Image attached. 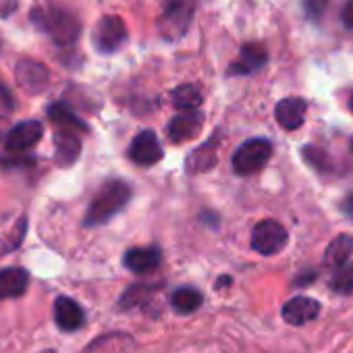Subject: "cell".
I'll return each mask as SVG.
<instances>
[{
    "mask_svg": "<svg viewBox=\"0 0 353 353\" xmlns=\"http://www.w3.org/2000/svg\"><path fill=\"white\" fill-rule=\"evenodd\" d=\"M351 152H353V139H351Z\"/></svg>",
    "mask_w": 353,
    "mask_h": 353,
    "instance_id": "30",
    "label": "cell"
},
{
    "mask_svg": "<svg viewBox=\"0 0 353 353\" xmlns=\"http://www.w3.org/2000/svg\"><path fill=\"white\" fill-rule=\"evenodd\" d=\"M349 110L353 112V94H351V98H349Z\"/></svg>",
    "mask_w": 353,
    "mask_h": 353,
    "instance_id": "29",
    "label": "cell"
},
{
    "mask_svg": "<svg viewBox=\"0 0 353 353\" xmlns=\"http://www.w3.org/2000/svg\"><path fill=\"white\" fill-rule=\"evenodd\" d=\"M30 272L21 266H7L0 270V299H15L28 291Z\"/></svg>",
    "mask_w": 353,
    "mask_h": 353,
    "instance_id": "15",
    "label": "cell"
},
{
    "mask_svg": "<svg viewBox=\"0 0 353 353\" xmlns=\"http://www.w3.org/2000/svg\"><path fill=\"white\" fill-rule=\"evenodd\" d=\"M15 77H17V83L23 90H28L30 94H38L48 85L50 71L42 63H38L34 59H23V61L17 63Z\"/></svg>",
    "mask_w": 353,
    "mask_h": 353,
    "instance_id": "9",
    "label": "cell"
},
{
    "mask_svg": "<svg viewBox=\"0 0 353 353\" xmlns=\"http://www.w3.org/2000/svg\"><path fill=\"white\" fill-rule=\"evenodd\" d=\"M129 158L139 166H152L162 160V145L154 131L145 129L129 145Z\"/></svg>",
    "mask_w": 353,
    "mask_h": 353,
    "instance_id": "7",
    "label": "cell"
},
{
    "mask_svg": "<svg viewBox=\"0 0 353 353\" xmlns=\"http://www.w3.org/2000/svg\"><path fill=\"white\" fill-rule=\"evenodd\" d=\"M202 125H204V114L198 112V110H190V112L176 114V117L168 123L166 133H168L170 141L181 143V141L194 139V137L202 131Z\"/></svg>",
    "mask_w": 353,
    "mask_h": 353,
    "instance_id": "11",
    "label": "cell"
},
{
    "mask_svg": "<svg viewBox=\"0 0 353 353\" xmlns=\"http://www.w3.org/2000/svg\"><path fill=\"white\" fill-rule=\"evenodd\" d=\"M326 3H328V0H305V3H303L305 15L312 21H318L324 15V11H326Z\"/></svg>",
    "mask_w": 353,
    "mask_h": 353,
    "instance_id": "26",
    "label": "cell"
},
{
    "mask_svg": "<svg viewBox=\"0 0 353 353\" xmlns=\"http://www.w3.org/2000/svg\"><path fill=\"white\" fill-rule=\"evenodd\" d=\"M160 250L156 245H148V248H131L125 258H123V264L135 272V274H145V272H152L160 266Z\"/></svg>",
    "mask_w": 353,
    "mask_h": 353,
    "instance_id": "16",
    "label": "cell"
},
{
    "mask_svg": "<svg viewBox=\"0 0 353 353\" xmlns=\"http://www.w3.org/2000/svg\"><path fill=\"white\" fill-rule=\"evenodd\" d=\"M148 293H150V289H148V287H143V285H133L131 289H127V291H125V295L121 297L119 305H121L123 310L135 307L137 303H141V301H143V297H145Z\"/></svg>",
    "mask_w": 353,
    "mask_h": 353,
    "instance_id": "25",
    "label": "cell"
},
{
    "mask_svg": "<svg viewBox=\"0 0 353 353\" xmlns=\"http://www.w3.org/2000/svg\"><path fill=\"white\" fill-rule=\"evenodd\" d=\"M131 198V190L125 181H108L102 185V190L94 196L88 212H85V219H83V225L85 227H98V225H104L108 223L117 212H121L127 202Z\"/></svg>",
    "mask_w": 353,
    "mask_h": 353,
    "instance_id": "2",
    "label": "cell"
},
{
    "mask_svg": "<svg viewBox=\"0 0 353 353\" xmlns=\"http://www.w3.org/2000/svg\"><path fill=\"white\" fill-rule=\"evenodd\" d=\"M92 42L96 46L98 52L102 54H112L117 52L125 42H127V28H125V21L121 17H114V15H108V17H102L94 30V36H92Z\"/></svg>",
    "mask_w": 353,
    "mask_h": 353,
    "instance_id": "5",
    "label": "cell"
},
{
    "mask_svg": "<svg viewBox=\"0 0 353 353\" xmlns=\"http://www.w3.org/2000/svg\"><path fill=\"white\" fill-rule=\"evenodd\" d=\"M341 19H343V26L353 32V0H349V3L345 5L343 13H341Z\"/></svg>",
    "mask_w": 353,
    "mask_h": 353,
    "instance_id": "27",
    "label": "cell"
},
{
    "mask_svg": "<svg viewBox=\"0 0 353 353\" xmlns=\"http://www.w3.org/2000/svg\"><path fill=\"white\" fill-rule=\"evenodd\" d=\"M196 0H162V11L158 19L160 36L168 42L181 40L194 19Z\"/></svg>",
    "mask_w": 353,
    "mask_h": 353,
    "instance_id": "3",
    "label": "cell"
},
{
    "mask_svg": "<svg viewBox=\"0 0 353 353\" xmlns=\"http://www.w3.org/2000/svg\"><path fill=\"white\" fill-rule=\"evenodd\" d=\"M320 314V303L312 297H293L283 305V318L291 326H303L316 320Z\"/></svg>",
    "mask_w": 353,
    "mask_h": 353,
    "instance_id": "13",
    "label": "cell"
},
{
    "mask_svg": "<svg viewBox=\"0 0 353 353\" xmlns=\"http://www.w3.org/2000/svg\"><path fill=\"white\" fill-rule=\"evenodd\" d=\"M219 145H221V137H219V133H214L204 145H200L198 150H194L190 154V158L185 160L188 172L194 174V172H206V170H210L216 164V160H219Z\"/></svg>",
    "mask_w": 353,
    "mask_h": 353,
    "instance_id": "17",
    "label": "cell"
},
{
    "mask_svg": "<svg viewBox=\"0 0 353 353\" xmlns=\"http://www.w3.org/2000/svg\"><path fill=\"white\" fill-rule=\"evenodd\" d=\"M170 100L172 104L183 110V112H190V110H198V106L202 104V92L198 85L194 83H183L179 88H174L170 92Z\"/></svg>",
    "mask_w": 353,
    "mask_h": 353,
    "instance_id": "20",
    "label": "cell"
},
{
    "mask_svg": "<svg viewBox=\"0 0 353 353\" xmlns=\"http://www.w3.org/2000/svg\"><path fill=\"white\" fill-rule=\"evenodd\" d=\"M0 102H3V104H11V98H9V92L5 90V85L3 83H0Z\"/></svg>",
    "mask_w": 353,
    "mask_h": 353,
    "instance_id": "28",
    "label": "cell"
},
{
    "mask_svg": "<svg viewBox=\"0 0 353 353\" xmlns=\"http://www.w3.org/2000/svg\"><path fill=\"white\" fill-rule=\"evenodd\" d=\"M268 63V50L258 42H248L241 46L237 61L231 63L229 75H252Z\"/></svg>",
    "mask_w": 353,
    "mask_h": 353,
    "instance_id": "8",
    "label": "cell"
},
{
    "mask_svg": "<svg viewBox=\"0 0 353 353\" xmlns=\"http://www.w3.org/2000/svg\"><path fill=\"white\" fill-rule=\"evenodd\" d=\"M57 141V160L63 166H69L77 160L79 150H81V141L77 131H69V129H59L54 135Z\"/></svg>",
    "mask_w": 353,
    "mask_h": 353,
    "instance_id": "18",
    "label": "cell"
},
{
    "mask_svg": "<svg viewBox=\"0 0 353 353\" xmlns=\"http://www.w3.org/2000/svg\"><path fill=\"white\" fill-rule=\"evenodd\" d=\"M272 156V143L266 139H248L233 154V170L241 176L258 172Z\"/></svg>",
    "mask_w": 353,
    "mask_h": 353,
    "instance_id": "4",
    "label": "cell"
},
{
    "mask_svg": "<svg viewBox=\"0 0 353 353\" xmlns=\"http://www.w3.org/2000/svg\"><path fill=\"white\" fill-rule=\"evenodd\" d=\"M170 303L179 314H192L202 305V293L196 291V289H190V287L176 289L170 295Z\"/></svg>",
    "mask_w": 353,
    "mask_h": 353,
    "instance_id": "22",
    "label": "cell"
},
{
    "mask_svg": "<svg viewBox=\"0 0 353 353\" xmlns=\"http://www.w3.org/2000/svg\"><path fill=\"white\" fill-rule=\"evenodd\" d=\"M42 133H44V125L40 121H23V123H17L7 133L5 145L11 152L30 150V148H34L42 139Z\"/></svg>",
    "mask_w": 353,
    "mask_h": 353,
    "instance_id": "10",
    "label": "cell"
},
{
    "mask_svg": "<svg viewBox=\"0 0 353 353\" xmlns=\"http://www.w3.org/2000/svg\"><path fill=\"white\" fill-rule=\"evenodd\" d=\"M305 110H307V104L303 98H285L276 104L274 108V117H276V123L287 129V131H295L303 125V119H305Z\"/></svg>",
    "mask_w": 353,
    "mask_h": 353,
    "instance_id": "14",
    "label": "cell"
},
{
    "mask_svg": "<svg viewBox=\"0 0 353 353\" xmlns=\"http://www.w3.org/2000/svg\"><path fill=\"white\" fill-rule=\"evenodd\" d=\"M301 156H303V160H305L312 168H316V170H320V172L330 170V160H328V156H326L324 150H318V148H314V145H305V148L301 150Z\"/></svg>",
    "mask_w": 353,
    "mask_h": 353,
    "instance_id": "24",
    "label": "cell"
},
{
    "mask_svg": "<svg viewBox=\"0 0 353 353\" xmlns=\"http://www.w3.org/2000/svg\"><path fill=\"white\" fill-rule=\"evenodd\" d=\"M48 117L50 121L61 127V129H69V131H88V125L63 102H57L48 108Z\"/></svg>",
    "mask_w": 353,
    "mask_h": 353,
    "instance_id": "21",
    "label": "cell"
},
{
    "mask_svg": "<svg viewBox=\"0 0 353 353\" xmlns=\"http://www.w3.org/2000/svg\"><path fill=\"white\" fill-rule=\"evenodd\" d=\"M54 320H57V326L65 332H75L83 326L85 322V314L81 310V305L71 299V297H57L54 301Z\"/></svg>",
    "mask_w": 353,
    "mask_h": 353,
    "instance_id": "12",
    "label": "cell"
},
{
    "mask_svg": "<svg viewBox=\"0 0 353 353\" xmlns=\"http://www.w3.org/2000/svg\"><path fill=\"white\" fill-rule=\"evenodd\" d=\"M32 21L59 46H71L81 32L79 19L59 7H38L32 13Z\"/></svg>",
    "mask_w": 353,
    "mask_h": 353,
    "instance_id": "1",
    "label": "cell"
},
{
    "mask_svg": "<svg viewBox=\"0 0 353 353\" xmlns=\"http://www.w3.org/2000/svg\"><path fill=\"white\" fill-rule=\"evenodd\" d=\"M351 254H353V237L347 235V233H343L334 241H330V245L326 248L324 264L336 270L343 264H347V260L351 258Z\"/></svg>",
    "mask_w": 353,
    "mask_h": 353,
    "instance_id": "19",
    "label": "cell"
},
{
    "mask_svg": "<svg viewBox=\"0 0 353 353\" xmlns=\"http://www.w3.org/2000/svg\"><path fill=\"white\" fill-rule=\"evenodd\" d=\"M287 231L276 221H262L252 231V248L262 256H274L287 245Z\"/></svg>",
    "mask_w": 353,
    "mask_h": 353,
    "instance_id": "6",
    "label": "cell"
},
{
    "mask_svg": "<svg viewBox=\"0 0 353 353\" xmlns=\"http://www.w3.org/2000/svg\"><path fill=\"white\" fill-rule=\"evenodd\" d=\"M330 289L339 295H349L353 293V262L343 264L341 268L334 270V276L330 281Z\"/></svg>",
    "mask_w": 353,
    "mask_h": 353,
    "instance_id": "23",
    "label": "cell"
}]
</instances>
